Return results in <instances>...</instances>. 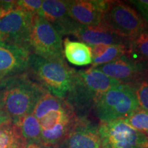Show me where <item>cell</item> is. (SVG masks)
<instances>
[{"instance_id": "4", "label": "cell", "mask_w": 148, "mask_h": 148, "mask_svg": "<svg viewBox=\"0 0 148 148\" xmlns=\"http://www.w3.org/2000/svg\"><path fill=\"white\" fill-rule=\"evenodd\" d=\"M135 88L120 83L102 94L94 110L101 122L124 120L139 108Z\"/></svg>"}, {"instance_id": "27", "label": "cell", "mask_w": 148, "mask_h": 148, "mask_svg": "<svg viewBox=\"0 0 148 148\" xmlns=\"http://www.w3.org/2000/svg\"><path fill=\"white\" fill-rule=\"evenodd\" d=\"M16 1H0V18L15 8Z\"/></svg>"}, {"instance_id": "5", "label": "cell", "mask_w": 148, "mask_h": 148, "mask_svg": "<svg viewBox=\"0 0 148 148\" xmlns=\"http://www.w3.org/2000/svg\"><path fill=\"white\" fill-rule=\"evenodd\" d=\"M102 23L127 41L134 38L148 27L147 22L137 11L121 1H110Z\"/></svg>"}, {"instance_id": "14", "label": "cell", "mask_w": 148, "mask_h": 148, "mask_svg": "<svg viewBox=\"0 0 148 148\" xmlns=\"http://www.w3.org/2000/svg\"><path fill=\"white\" fill-rule=\"evenodd\" d=\"M73 36L89 46L99 44L107 45H127L128 41L117 36L103 24L95 26L80 25Z\"/></svg>"}, {"instance_id": "15", "label": "cell", "mask_w": 148, "mask_h": 148, "mask_svg": "<svg viewBox=\"0 0 148 148\" xmlns=\"http://www.w3.org/2000/svg\"><path fill=\"white\" fill-rule=\"evenodd\" d=\"M79 119L76 114L66 118L50 130H41L40 145L46 148H58Z\"/></svg>"}, {"instance_id": "32", "label": "cell", "mask_w": 148, "mask_h": 148, "mask_svg": "<svg viewBox=\"0 0 148 148\" xmlns=\"http://www.w3.org/2000/svg\"><path fill=\"white\" fill-rule=\"evenodd\" d=\"M3 77H1V76H0V82H1V80H2V79H3Z\"/></svg>"}, {"instance_id": "2", "label": "cell", "mask_w": 148, "mask_h": 148, "mask_svg": "<svg viewBox=\"0 0 148 148\" xmlns=\"http://www.w3.org/2000/svg\"><path fill=\"white\" fill-rule=\"evenodd\" d=\"M119 84L117 80L97 69L75 70L71 88L64 100L73 108L77 117L86 118L99 97Z\"/></svg>"}, {"instance_id": "31", "label": "cell", "mask_w": 148, "mask_h": 148, "mask_svg": "<svg viewBox=\"0 0 148 148\" xmlns=\"http://www.w3.org/2000/svg\"><path fill=\"white\" fill-rule=\"evenodd\" d=\"M1 111H4L3 109V107H2V105H1V102H0V112H1Z\"/></svg>"}, {"instance_id": "9", "label": "cell", "mask_w": 148, "mask_h": 148, "mask_svg": "<svg viewBox=\"0 0 148 148\" xmlns=\"http://www.w3.org/2000/svg\"><path fill=\"white\" fill-rule=\"evenodd\" d=\"M93 69L99 70L121 84L134 88L148 75L147 62L137 60L127 54Z\"/></svg>"}, {"instance_id": "26", "label": "cell", "mask_w": 148, "mask_h": 148, "mask_svg": "<svg viewBox=\"0 0 148 148\" xmlns=\"http://www.w3.org/2000/svg\"><path fill=\"white\" fill-rule=\"evenodd\" d=\"M140 11L143 18L148 24V0H133L129 1Z\"/></svg>"}, {"instance_id": "8", "label": "cell", "mask_w": 148, "mask_h": 148, "mask_svg": "<svg viewBox=\"0 0 148 148\" xmlns=\"http://www.w3.org/2000/svg\"><path fill=\"white\" fill-rule=\"evenodd\" d=\"M34 16L14 8L0 18V42L30 51L29 36Z\"/></svg>"}, {"instance_id": "11", "label": "cell", "mask_w": 148, "mask_h": 148, "mask_svg": "<svg viewBox=\"0 0 148 148\" xmlns=\"http://www.w3.org/2000/svg\"><path fill=\"white\" fill-rule=\"evenodd\" d=\"M110 1L107 0H68L69 14L80 25H99L102 24Z\"/></svg>"}, {"instance_id": "10", "label": "cell", "mask_w": 148, "mask_h": 148, "mask_svg": "<svg viewBox=\"0 0 148 148\" xmlns=\"http://www.w3.org/2000/svg\"><path fill=\"white\" fill-rule=\"evenodd\" d=\"M38 14L49 22L61 36L73 35L80 26L70 16L68 0L42 1L41 8Z\"/></svg>"}, {"instance_id": "7", "label": "cell", "mask_w": 148, "mask_h": 148, "mask_svg": "<svg viewBox=\"0 0 148 148\" xmlns=\"http://www.w3.org/2000/svg\"><path fill=\"white\" fill-rule=\"evenodd\" d=\"M101 148H148V136L123 120L101 122L98 127Z\"/></svg>"}, {"instance_id": "25", "label": "cell", "mask_w": 148, "mask_h": 148, "mask_svg": "<svg viewBox=\"0 0 148 148\" xmlns=\"http://www.w3.org/2000/svg\"><path fill=\"white\" fill-rule=\"evenodd\" d=\"M42 1L41 0H20L16 1L15 8L26 11L34 14H38L41 8Z\"/></svg>"}, {"instance_id": "17", "label": "cell", "mask_w": 148, "mask_h": 148, "mask_svg": "<svg viewBox=\"0 0 148 148\" xmlns=\"http://www.w3.org/2000/svg\"><path fill=\"white\" fill-rule=\"evenodd\" d=\"M27 145L21 129L13 122L0 126V148H25Z\"/></svg>"}, {"instance_id": "3", "label": "cell", "mask_w": 148, "mask_h": 148, "mask_svg": "<svg viewBox=\"0 0 148 148\" xmlns=\"http://www.w3.org/2000/svg\"><path fill=\"white\" fill-rule=\"evenodd\" d=\"M27 72L47 91L65 99L71 88L75 70L66 62L48 60L31 53Z\"/></svg>"}, {"instance_id": "16", "label": "cell", "mask_w": 148, "mask_h": 148, "mask_svg": "<svg viewBox=\"0 0 148 148\" xmlns=\"http://www.w3.org/2000/svg\"><path fill=\"white\" fill-rule=\"evenodd\" d=\"M63 52L66 60L74 65L84 66L92 64L91 48L84 42L73 41L69 38H65Z\"/></svg>"}, {"instance_id": "24", "label": "cell", "mask_w": 148, "mask_h": 148, "mask_svg": "<svg viewBox=\"0 0 148 148\" xmlns=\"http://www.w3.org/2000/svg\"><path fill=\"white\" fill-rule=\"evenodd\" d=\"M140 108L148 111V75L135 87Z\"/></svg>"}, {"instance_id": "28", "label": "cell", "mask_w": 148, "mask_h": 148, "mask_svg": "<svg viewBox=\"0 0 148 148\" xmlns=\"http://www.w3.org/2000/svg\"><path fill=\"white\" fill-rule=\"evenodd\" d=\"M109 46L110 45H104V44H99V45L90 46L91 48L92 59L102 56L105 53V51L107 50Z\"/></svg>"}, {"instance_id": "18", "label": "cell", "mask_w": 148, "mask_h": 148, "mask_svg": "<svg viewBox=\"0 0 148 148\" xmlns=\"http://www.w3.org/2000/svg\"><path fill=\"white\" fill-rule=\"evenodd\" d=\"M13 123L21 129L23 136L26 139L27 144L32 143L40 144L41 128L40 123L32 113L22 116Z\"/></svg>"}, {"instance_id": "6", "label": "cell", "mask_w": 148, "mask_h": 148, "mask_svg": "<svg viewBox=\"0 0 148 148\" xmlns=\"http://www.w3.org/2000/svg\"><path fill=\"white\" fill-rule=\"evenodd\" d=\"M31 53L50 61L65 63L61 36L45 18L34 16L29 36Z\"/></svg>"}, {"instance_id": "21", "label": "cell", "mask_w": 148, "mask_h": 148, "mask_svg": "<svg viewBox=\"0 0 148 148\" xmlns=\"http://www.w3.org/2000/svg\"><path fill=\"white\" fill-rule=\"evenodd\" d=\"M75 114L71 106L59 110H53L46 114L39 120L41 130H50L66 118Z\"/></svg>"}, {"instance_id": "22", "label": "cell", "mask_w": 148, "mask_h": 148, "mask_svg": "<svg viewBox=\"0 0 148 148\" xmlns=\"http://www.w3.org/2000/svg\"><path fill=\"white\" fill-rule=\"evenodd\" d=\"M127 52V45H110L107 50L101 56L93 58L92 61V69L96 66L105 64L120 58Z\"/></svg>"}, {"instance_id": "1", "label": "cell", "mask_w": 148, "mask_h": 148, "mask_svg": "<svg viewBox=\"0 0 148 148\" xmlns=\"http://www.w3.org/2000/svg\"><path fill=\"white\" fill-rule=\"evenodd\" d=\"M46 92L27 72L5 77L0 82V102L12 122L32 114Z\"/></svg>"}, {"instance_id": "29", "label": "cell", "mask_w": 148, "mask_h": 148, "mask_svg": "<svg viewBox=\"0 0 148 148\" xmlns=\"http://www.w3.org/2000/svg\"><path fill=\"white\" fill-rule=\"evenodd\" d=\"M12 122V119L5 111L0 112V126Z\"/></svg>"}, {"instance_id": "20", "label": "cell", "mask_w": 148, "mask_h": 148, "mask_svg": "<svg viewBox=\"0 0 148 148\" xmlns=\"http://www.w3.org/2000/svg\"><path fill=\"white\" fill-rule=\"evenodd\" d=\"M126 54L148 63V27L137 36L129 40Z\"/></svg>"}, {"instance_id": "23", "label": "cell", "mask_w": 148, "mask_h": 148, "mask_svg": "<svg viewBox=\"0 0 148 148\" xmlns=\"http://www.w3.org/2000/svg\"><path fill=\"white\" fill-rule=\"evenodd\" d=\"M123 121L133 128L148 136V111L139 108Z\"/></svg>"}, {"instance_id": "19", "label": "cell", "mask_w": 148, "mask_h": 148, "mask_svg": "<svg viewBox=\"0 0 148 148\" xmlns=\"http://www.w3.org/2000/svg\"><path fill=\"white\" fill-rule=\"evenodd\" d=\"M70 105L63 99L46 92L37 102L32 114L39 121L46 114L53 110H59L69 107Z\"/></svg>"}, {"instance_id": "30", "label": "cell", "mask_w": 148, "mask_h": 148, "mask_svg": "<svg viewBox=\"0 0 148 148\" xmlns=\"http://www.w3.org/2000/svg\"><path fill=\"white\" fill-rule=\"evenodd\" d=\"M25 148H46L43 147L42 145L38 143H28L27 144V147Z\"/></svg>"}, {"instance_id": "13", "label": "cell", "mask_w": 148, "mask_h": 148, "mask_svg": "<svg viewBox=\"0 0 148 148\" xmlns=\"http://www.w3.org/2000/svg\"><path fill=\"white\" fill-rule=\"evenodd\" d=\"M58 148H101L98 127L86 118H79L73 130Z\"/></svg>"}, {"instance_id": "12", "label": "cell", "mask_w": 148, "mask_h": 148, "mask_svg": "<svg viewBox=\"0 0 148 148\" xmlns=\"http://www.w3.org/2000/svg\"><path fill=\"white\" fill-rule=\"evenodd\" d=\"M30 54L29 49L0 42V76L27 72Z\"/></svg>"}]
</instances>
